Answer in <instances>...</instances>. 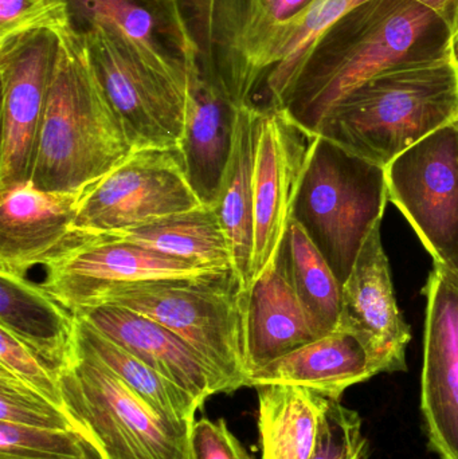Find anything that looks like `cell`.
<instances>
[{
    "instance_id": "6da1fadb",
    "label": "cell",
    "mask_w": 458,
    "mask_h": 459,
    "mask_svg": "<svg viewBox=\"0 0 458 459\" xmlns=\"http://www.w3.org/2000/svg\"><path fill=\"white\" fill-rule=\"evenodd\" d=\"M454 46L451 27L416 0H362L306 51L274 102L316 137L325 116L365 81L403 62L437 58Z\"/></svg>"
},
{
    "instance_id": "7a4b0ae2",
    "label": "cell",
    "mask_w": 458,
    "mask_h": 459,
    "mask_svg": "<svg viewBox=\"0 0 458 459\" xmlns=\"http://www.w3.org/2000/svg\"><path fill=\"white\" fill-rule=\"evenodd\" d=\"M458 123V58L403 62L365 81L330 110L316 136L386 169L438 129Z\"/></svg>"
},
{
    "instance_id": "3957f363",
    "label": "cell",
    "mask_w": 458,
    "mask_h": 459,
    "mask_svg": "<svg viewBox=\"0 0 458 459\" xmlns=\"http://www.w3.org/2000/svg\"><path fill=\"white\" fill-rule=\"evenodd\" d=\"M134 151L91 72L82 40L61 35L35 145L30 182L56 193H80Z\"/></svg>"
},
{
    "instance_id": "277c9868",
    "label": "cell",
    "mask_w": 458,
    "mask_h": 459,
    "mask_svg": "<svg viewBox=\"0 0 458 459\" xmlns=\"http://www.w3.org/2000/svg\"><path fill=\"white\" fill-rule=\"evenodd\" d=\"M389 202L386 172L323 136L312 139L293 220L346 282Z\"/></svg>"
},
{
    "instance_id": "5b68a950",
    "label": "cell",
    "mask_w": 458,
    "mask_h": 459,
    "mask_svg": "<svg viewBox=\"0 0 458 459\" xmlns=\"http://www.w3.org/2000/svg\"><path fill=\"white\" fill-rule=\"evenodd\" d=\"M59 385L65 411L99 459H193L190 434L153 411L78 339Z\"/></svg>"
},
{
    "instance_id": "8992f818",
    "label": "cell",
    "mask_w": 458,
    "mask_h": 459,
    "mask_svg": "<svg viewBox=\"0 0 458 459\" xmlns=\"http://www.w3.org/2000/svg\"><path fill=\"white\" fill-rule=\"evenodd\" d=\"M245 293L230 270L145 283L104 305L134 310L174 332L234 393L247 387L249 379L245 359Z\"/></svg>"
},
{
    "instance_id": "52a82bcc",
    "label": "cell",
    "mask_w": 458,
    "mask_h": 459,
    "mask_svg": "<svg viewBox=\"0 0 458 459\" xmlns=\"http://www.w3.org/2000/svg\"><path fill=\"white\" fill-rule=\"evenodd\" d=\"M134 150L179 147L187 110V78L153 58L109 24L73 34Z\"/></svg>"
},
{
    "instance_id": "ba28073f",
    "label": "cell",
    "mask_w": 458,
    "mask_h": 459,
    "mask_svg": "<svg viewBox=\"0 0 458 459\" xmlns=\"http://www.w3.org/2000/svg\"><path fill=\"white\" fill-rule=\"evenodd\" d=\"M201 206L180 148H143L83 191L72 230L113 234Z\"/></svg>"
},
{
    "instance_id": "9c48e42d",
    "label": "cell",
    "mask_w": 458,
    "mask_h": 459,
    "mask_svg": "<svg viewBox=\"0 0 458 459\" xmlns=\"http://www.w3.org/2000/svg\"><path fill=\"white\" fill-rule=\"evenodd\" d=\"M43 266L46 275L40 288L73 315L101 307L123 291L145 283L222 273L134 243L75 232Z\"/></svg>"
},
{
    "instance_id": "30bf717a",
    "label": "cell",
    "mask_w": 458,
    "mask_h": 459,
    "mask_svg": "<svg viewBox=\"0 0 458 459\" xmlns=\"http://www.w3.org/2000/svg\"><path fill=\"white\" fill-rule=\"evenodd\" d=\"M389 201L432 255L458 281V123L444 126L385 169Z\"/></svg>"
},
{
    "instance_id": "8fae6325",
    "label": "cell",
    "mask_w": 458,
    "mask_h": 459,
    "mask_svg": "<svg viewBox=\"0 0 458 459\" xmlns=\"http://www.w3.org/2000/svg\"><path fill=\"white\" fill-rule=\"evenodd\" d=\"M257 109L253 160L252 283L273 264L284 245L314 139L281 110L260 107Z\"/></svg>"
},
{
    "instance_id": "7c38bea8",
    "label": "cell",
    "mask_w": 458,
    "mask_h": 459,
    "mask_svg": "<svg viewBox=\"0 0 458 459\" xmlns=\"http://www.w3.org/2000/svg\"><path fill=\"white\" fill-rule=\"evenodd\" d=\"M61 35L42 30L0 43V191L29 182Z\"/></svg>"
},
{
    "instance_id": "4fadbf2b",
    "label": "cell",
    "mask_w": 458,
    "mask_h": 459,
    "mask_svg": "<svg viewBox=\"0 0 458 459\" xmlns=\"http://www.w3.org/2000/svg\"><path fill=\"white\" fill-rule=\"evenodd\" d=\"M382 221L368 232L354 267L341 286L338 329L359 340L374 374L408 369L410 325L398 307L389 258L382 243Z\"/></svg>"
},
{
    "instance_id": "5bb4252c",
    "label": "cell",
    "mask_w": 458,
    "mask_h": 459,
    "mask_svg": "<svg viewBox=\"0 0 458 459\" xmlns=\"http://www.w3.org/2000/svg\"><path fill=\"white\" fill-rule=\"evenodd\" d=\"M427 297L421 412L433 452L458 459V288L435 266Z\"/></svg>"
},
{
    "instance_id": "9a60e30c",
    "label": "cell",
    "mask_w": 458,
    "mask_h": 459,
    "mask_svg": "<svg viewBox=\"0 0 458 459\" xmlns=\"http://www.w3.org/2000/svg\"><path fill=\"white\" fill-rule=\"evenodd\" d=\"M246 102L217 75L190 64L180 151L202 204L214 206L230 158L239 110Z\"/></svg>"
},
{
    "instance_id": "2e32d148",
    "label": "cell",
    "mask_w": 458,
    "mask_h": 459,
    "mask_svg": "<svg viewBox=\"0 0 458 459\" xmlns=\"http://www.w3.org/2000/svg\"><path fill=\"white\" fill-rule=\"evenodd\" d=\"M80 193H56L31 182L0 191V273L26 277L73 235Z\"/></svg>"
},
{
    "instance_id": "e0dca14e",
    "label": "cell",
    "mask_w": 458,
    "mask_h": 459,
    "mask_svg": "<svg viewBox=\"0 0 458 459\" xmlns=\"http://www.w3.org/2000/svg\"><path fill=\"white\" fill-rule=\"evenodd\" d=\"M140 360L185 388L202 404L215 394H230L220 377L185 340L161 324L116 305L75 313Z\"/></svg>"
},
{
    "instance_id": "ac0fdd59",
    "label": "cell",
    "mask_w": 458,
    "mask_h": 459,
    "mask_svg": "<svg viewBox=\"0 0 458 459\" xmlns=\"http://www.w3.org/2000/svg\"><path fill=\"white\" fill-rule=\"evenodd\" d=\"M317 339L320 337L293 288L284 243L273 264L245 293L247 375L252 377L277 359Z\"/></svg>"
},
{
    "instance_id": "d6986e66",
    "label": "cell",
    "mask_w": 458,
    "mask_h": 459,
    "mask_svg": "<svg viewBox=\"0 0 458 459\" xmlns=\"http://www.w3.org/2000/svg\"><path fill=\"white\" fill-rule=\"evenodd\" d=\"M70 30L109 24L153 58L188 78L191 45L179 0H66Z\"/></svg>"
},
{
    "instance_id": "ffe728a7",
    "label": "cell",
    "mask_w": 458,
    "mask_h": 459,
    "mask_svg": "<svg viewBox=\"0 0 458 459\" xmlns=\"http://www.w3.org/2000/svg\"><path fill=\"white\" fill-rule=\"evenodd\" d=\"M374 377L359 340L338 329L255 372L247 380V387L298 385L341 401L347 388Z\"/></svg>"
},
{
    "instance_id": "44dd1931",
    "label": "cell",
    "mask_w": 458,
    "mask_h": 459,
    "mask_svg": "<svg viewBox=\"0 0 458 459\" xmlns=\"http://www.w3.org/2000/svg\"><path fill=\"white\" fill-rule=\"evenodd\" d=\"M0 328L58 375L77 355V317L26 277L0 273Z\"/></svg>"
},
{
    "instance_id": "7402d4cb",
    "label": "cell",
    "mask_w": 458,
    "mask_h": 459,
    "mask_svg": "<svg viewBox=\"0 0 458 459\" xmlns=\"http://www.w3.org/2000/svg\"><path fill=\"white\" fill-rule=\"evenodd\" d=\"M257 110L253 104L245 105L239 110L230 158L214 204L230 246L234 274L244 291L252 285L255 247L253 160Z\"/></svg>"
},
{
    "instance_id": "603a6c76",
    "label": "cell",
    "mask_w": 458,
    "mask_h": 459,
    "mask_svg": "<svg viewBox=\"0 0 458 459\" xmlns=\"http://www.w3.org/2000/svg\"><path fill=\"white\" fill-rule=\"evenodd\" d=\"M91 238L134 243L212 272L233 270L230 246L214 206L203 204L139 228Z\"/></svg>"
},
{
    "instance_id": "cb8c5ba5",
    "label": "cell",
    "mask_w": 458,
    "mask_h": 459,
    "mask_svg": "<svg viewBox=\"0 0 458 459\" xmlns=\"http://www.w3.org/2000/svg\"><path fill=\"white\" fill-rule=\"evenodd\" d=\"M255 388L263 459H311L328 398L298 385Z\"/></svg>"
},
{
    "instance_id": "d4e9b609",
    "label": "cell",
    "mask_w": 458,
    "mask_h": 459,
    "mask_svg": "<svg viewBox=\"0 0 458 459\" xmlns=\"http://www.w3.org/2000/svg\"><path fill=\"white\" fill-rule=\"evenodd\" d=\"M77 324L81 345L115 372L153 411L179 430L191 434L196 411L202 407L198 399L105 336L88 321L77 317Z\"/></svg>"
},
{
    "instance_id": "484cf974",
    "label": "cell",
    "mask_w": 458,
    "mask_h": 459,
    "mask_svg": "<svg viewBox=\"0 0 458 459\" xmlns=\"http://www.w3.org/2000/svg\"><path fill=\"white\" fill-rule=\"evenodd\" d=\"M288 264L296 294L317 336L338 331L341 283L300 223H290L285 238Z\"/></svg>"
},
{
    "instance_id": "4316f807",
    "label": "cell",
    "mask_w": 458,
    "mask_h": 459,
    "mask_svg": "<svg viewBox=\"0 0 458 459\" xmlns=\"http://www.w3.org/2000/svg\"><path fill=\"white\" fill-rule=\"evenodd\" d=\"M0 459H99L78 431L0 422Z\"/></svg>"
},
{
    "instance_id": "83f0119b",
    "label": "cell",
    "mask_w": 458,
    "mask_h": 459,
    "mask_svg": "<svg viewBox=\"0 0 458 459\" xmlns=\"http://www.w3.org/2000/svg\"><path fill=\"white\" fill-rule=\"evenodd\" d=\"M0 422L77 431L61 406L27 387L3 368H0Z\"/></svg>"
},
{
    "instance_id": "f1b7e54d",
    "label": "cell",
    "mask_w": 458,
    "mask_h": 459,
    "mask_svg": "<svg viewBox=\"0 0 458 459\" xmlns=\"http://www.w3.org/2000/svg\"><path fill=\"white\" fill-rule=\"evenodd\" d=\"M368 453L360 415L341 401L328 399L311 459H363Z\"/></svg>"
},
{
    "instance_id": "f546056e",
    "label": "cell",
    "mask_w": 458,
    "mask_h": 459,
    "mask_svg": "<svg viewBox=\"0 0 458 459\" xmlns=\"http://www.w3.org/2000/svg\"><path fill=\"white\" fill-rule=\"evenodd\" d=\"M42 30L72 32L66 0H0V43Z\"/></svg>"
},
{
    "instance_id": "4dcf8cb0",
    "label": "cell",
    "mask_w": 458,
    "mask_h": 459,
    "mask_svg": "<svg viewBox=\"0 0 458 459\" xmlns=\"http://www.w3.org/2000/svg\"><path fill=\"white\" fill-rule=\"evenodd\" d=\"M0 368L64 409L59 375L21 340L3 328H0Z\"/></svg>"
},
{
    "instance_id": "1f68e13d",
    "label": "cell",
    "mask_w": 458,
    "mask_h": 459,
    "mask_svg": "<svg viewBox=\"0 0 458 459\" xmlns=\"http://www.w3.org/2000/svg\"><path fill=\"white\" fill-rule=\"evenodd\" d=\"M316 0H253L252 53L258 86L264 74L266 50L274 35L306 13Z\"/></svg>"
},
{
    "instance_id": "d6a6232c",
    "label": "cell",
    "mask_w": 458,
    "mask_h": 459,
    "mask_svg": "<svg viewBox=\"0 0 458 459\" xmlns=\"http://www.w3.org/2000/svg\"><path fill=\"white\" fill-rule=\"evenodd\" d=\"M190 447L193 459H255L223 420H195L190 434Z\"/></svg>"
},
{
    "instance_id": "836d02e7",
    "label": "cell",
    "mask_w": 458,
    "mask_h": 459,
    "mask_svg": "<svg viewBox=\"0 0 458 459\" xmlns=\"http://www.w3.org/2000/svg\"><path fill=\"white\" fill-rule=\"evenodd\" d=\"M425 7L430 8L437 13L445 23L451 27L452 31L458 26V0H416Z\"/></svg>"
},
{
    "instance_id": "e575fe53",
    "label": "cell",
    "mask_w": 458,
    "mask_h": 459,
    "mask_svg": "<svg viewBox=\"0 0 458 459\" xmlns=\"http://www.w3.org/2000/svg\"><path fill=\"white\" fill-rule=\"evenodd\" d=\"M454 53H456V56L458 58V26H457V29L454 30Z\"/></svg>"
},
{
    "instance_id": "d590c367",
    "label": "cell",
    "mask_w": 458,
    "mask_h": 459,
    "mask_svg": "<svg viewBox=\"0 0 458 459\" xmlns=\"http://www.w3.org/2000/svg\"><path fill=\"white\" fill-rule=\"evenodd\" d=\"M443 273H444V272H443ZM448 278H449V277H448ZM449 280H451V278H449ZM451 281H452V282H454V285H456V286H457V288H458V281H456V280H451Z\"/></svg>"
},
{
    "instance_id": "8d00e7d4",
    "label": "cell",
    "mask_w": 458,
    "mask_h": 459,
    "mask_svg": "<svg viewBox=\"0 0 458 459\" xmlns=\"http://www.w3.org/2000/svg\"><path fill=\"white\" fill-rule=\"evenodd\" d=\"M363 459H368V458H363Z\"/></svg>"
}]
</instances>
